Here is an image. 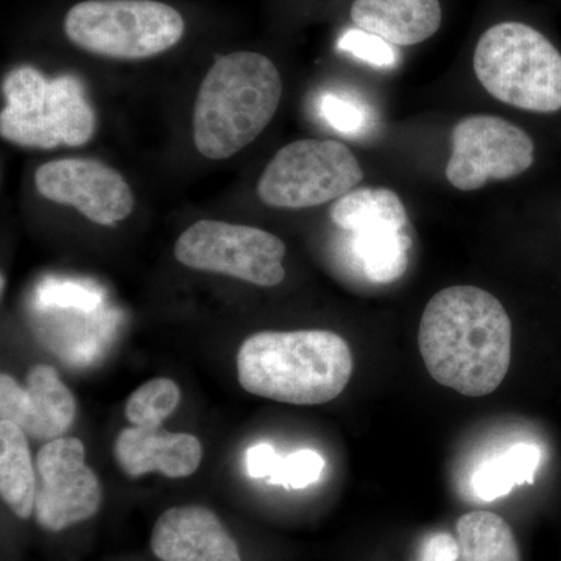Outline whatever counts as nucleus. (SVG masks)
Instances as JSON below:
<instances>
[{"instance_id":"obj_12","label":"nucleus","mask_w":561,"mask_h":561,"mask_svg":"<svg viewBox=\"0 0 561 561\" xmlns=\"http://www.w3.org/2000/svg\"><path fill=\"white\" fill-rule=\"evenodd\" d=\"M72 391L50 365H35L25 387L13 376H0V419L11 421L35 440L61 438L76 420Z\"/></svg>"},{"instance_id":"obj_14","label":"nucleus","mask_w":561,"mask_h":561,"mask_svg":"<svg viewBox=\"0 0 561 561\" xmlns=\"http://www.w3.org/2000/svg\"><path fill=\"white\" fill-rule=\"evenodd\" d=\"M117 463L125 474L140 478L161 472L165 478H190L201 467L202 443L191 434H176L161 427H127L117 435Z\"/></svg>"},{"instance_id":"obj_3","label":"nucleus","mask_w":561,"mask_h":561,"mask_svg":"<svg viewBox=\"0 0 561 561\" xmlns=\"http://www.w3.org/2000/svg\"><path fill=\"white\" fill-rule=\"evenodd\" d=\"M280 95L283 80L271 58L256 51H234L217 58L195 101V149L216 161L239 153L268 127Z\"/></svg>"},{"instance_id":"obj_11","label":"nucleus","mask_w":561,"mask_h":561,"mask_svg":"<svg viewBox=\"0 0 561 561\" xmlns=\"http://www.w3.org/2000/svg\"><path fill=\"white\" fill-rule=\"evenodd\" d=\"M35 186L47 201L72 206L103 227L127 219L135 208V195L124 176L98 160L46 162L35 173Z\"/></svg>"},{"instance_id":"obj_1","label":"nucleus","mask_w":561,"mask_h":561,"mask_svg":"<svg viewBox=\"0 0 561 561\" xmlns=\"http://www.w3.org/2000/svg\"><path fill=\"white\" fill-rule=\"evenodd\" d=\"M419 348L434 381L463 397H486L511 368V317L481 287H446L424 308Z\"/></svg>"},{"instance_id":"obj_16","label":"nucleus","mask_w":561,"mask_h":561,"mask_svg":"<svg viewBox=\"0 0 561 561\" xmlns=\"http://www.w3.org/2000/svg\"><path fill=\"white\" fill-rule=\"evenodd\" d=\"M0 494L21 519L35 513L36 478L28 437L11 421H0Z\"/></svg>"},{"instance_id":"obj_5","label":"nucleus","mask_w":561,"mask_h":561,"mask_svg":"<svg viewBox=\"0 0 561 561\" xmlns=\"http://www.w3.org/2000/svg\"><path fill=\"white\" fill-rule=\"evenodd\" d=\"M472 68L494 99L531 113L561 110V54L523 22H501L483 33Z\"/></svg>"},{"instance_id":"obj_25","label":"nucleus","mask_w":561,"mask_h":561,"mask_svg":"<svg viewBox=\"0 0 561 561\" xmlns=\"http://www.w3.org/2000/svg\"><path fill=\"white\" fill-rule=\"evenodd\" d=\"M459 545L446 531L427 535L421 542L419 561H459Z\"/></svg>"},{"instance_id":"obj_26","label":"nucleus","mask_w":561,"mask_h":561,"mask_svg":"<svg viewBox=\"0 0 561 561\" xmlns=\"http://www.w3.org/2000/svg\"><path fill=\"white\" fill-rule=\"evenodd\" d=\"M46 300L62 306V308L92 309L99 302L94 291L76 286V284H61L50 287L46 291Z\"/></svg>"},{"instance_id":"obj_8","label":"nucleus","mask_w":561,"mask_h":561,"mask_svg":"<svg viewBox=\"0 0 561 561\" xmlns=\"http://www.w3.org/2000/svg\"><path fill=\"white\" fill-rule=\"evenodd\" d=\"M286 243L272 232L219 220L192 224L175 243L180 264L195 271L219 273L261 287H275L286 278Z\"/></svg>"},{"instance_id":"obj_27","label":"nucleus","mask_w":561,"mask_h":561,"mask_svg":"<svg viewBox=\"0 0 561 561\" xmlns=\"http://www.w3.org/2000/svg\"><path fill=\"white\" fill-rule=\"evenodd\" d=\"M280 456L268 443L251 446L245 453V470L250 478L264 479L271 478L276 468H278Z\"/></svg>"},{"instance_id":"obj_9","label":"nucleus","mask_w":561,"mask_h":561,"mask_svg":"<svg viewBox=\"0 0 561 561\" xmlns=\"http://www.w3.org/2000/svg\"><path fill=\"white\" fill-rule=\"evenodd\" d=\"M535 160L534 140L512 122L490 114H474L457 122L446 180L456 190H482L489 181L516 179Z\"/></svg>"},{"instance_id":"obj_22","label":"nucleus","mask_w":561,"mask_h":561,"mask_svg":"<svg viewBox=\"0 0 561 561\" xmlns=\"http://www.w3.org/2000/svg\"><path fill=\"white\" fill-rule=\"evenodd\" d=\"M319 106L321 117L343 135H365L375 124V114L368 103L354 95L328 92L321 98Z\"/></svg>"},{"instance_id":"obj_10","label":"nucleus","mask_w":561,"mask_h":561,"mask_svg":"<svg viewBox=\"0 0 561 561\" xmlns=\"http://www.w3.org/2000/svg\"><path fill=\"white\" fill-rule=\"evenodd\" d=\"M35 518L43 529L61 531L98 515L103 491L98 474L84 463L79 438L47 442L36 457Z\"/></svg>"},{"instance_id":"obj_7","label":"nucleus","mask_w":561,"mask_h":561,"mask_svg":"<svg viewBox=\"0 0 561 561\" xmlns=\"http://www.w3.org/2000/svg\"><path fill=\"white\" fill-rule=\"evenodd\" d=\"M362 180L359 161L345 144L300 139L276 151L257 181V195L273 208H313L339 201Z\"/></svg>"},{"instance_id":"obj_19","label":"nucleus","mask_w":561,"mask_h":561,"mask_svg":"<svg viewBox=\"0 0 561 561\" xmlns=\"http://www.w3.org/2000/svg\"><path fill=\"white\" fill-rule=\"evenodd\" d=\"M456 531L460 561H522L512 527L496 513H467Z\"/></svg>"},{"instance_id":"obj_6","label":"nucleus","mask_w":561,"mask_h":561,"mask_svg":"<svg viewBox=\"0 0 561 561\" xmlns=\"http://www.w3.org/2000/svg\"><path fill=\"white\" fill-rule=\"evenodd\" d=\"M65 32L79 49L99 57L144 60L176 46L184 20L157 0H84L66 14Z\"/></svg>"},{"instance_id":"obj_15","label":"nucleus","mask_w":561,"mask_h":561,"mask_svg":"<svg viewBox=\"0 0 561 561\" xmlns=\"http://www.w3.org/2000/svg\"><path fill=\"white\" fill-rule=\"evenodd\" d=\"M351 20L360 31L405 47L440 31L443 10L440 0H354Z\"/></svg>"},{"instance_id":"obj_18","label":"nucleus","mask_w":561,"mask_h":561,"mask_svg":"<svg viewBox=\"0 0 561 561\" xmlns=\"http://www.w3.org/2000/svg\"><path fill=\"white\" fill-rule=\"evenodd\" d=\"M353 249L371 283L391 284L408 271L412 236L408 228H371L353 232Z\"/></svg>"},{"instance_id":"obj_2","label":"nucleus","mask_w":561,"mask_h":561,"mask_svg":"<svg viewBox=\"0 0 561 561\" xmlns=\"http://www.w3.org/2000/svg\"><path fill=\"white\" fill-rule=\"evenodd\" d=\"M353 370L348 342L324 330L257 332L242 343L238 354L242 389L286 404L335 400L348 386Z\"/></svg>"},{"instance_id":"obj_24","label":"nucleus","mask_w":561,"mask_h":561,"mask_svg":"<svg viewBox=\"0 0 561 561\" xmlns=\"http://www.w3.org/2000/svg\"><path fill=\"white\" fill-rule=\"evenodd\" d=\"M323 470L324 459L319 453L301 449V451L280 457L278 468L267 481L271 485L284 486L287 490H300L319 481Z\"/></svg>"},{"instance_id":"obj_20","label":"nucleus","mask_w":561,"mask_h":561,"mask_svg":"<svg viewBox=\"0 0 561 561\" xmlns=\"http://www.w3.org/2000/svg\"><path fill=\"white\" fill-rule=\"evenodd\" d=\"M541 463V449L531 443H518L496 459L482 463L471 479L472 490L482 501L507 496L515 486L535 482Z\"/></svg>"},{"instance_id":"obj_4","label":"nucleus","mask_w":561,"mask_h":561,"mask_svg":"<svg viewBox=\"0 0 561 561\" xmlns=\"http://www.w3.org/2000/svg\"><path fill=\"white\" fill-rule=\"evenodd\" d=\"M2 94L0 135L14 146L54 150L84 146L94 136V110L77 77L47 80L39 70L22 66L5 77Z\"/></svg>"},{"instance_id":"obj_13","label":"nucleus","mask_w":561,"mask_h":561,"mask_svg":"<svg viewBox=\"0 0 561 561\" xmlns=\"http://www.w3.org/2000/svg\"><path fill=\"white\" fill-rule=\"evenodd\" d=\"M151 551L162 561H242L227 527L202 505L162 513L151 531Z\"/></svg>"},{"instance_id":"obj_17","label":"nucleus","mask_w":561,"mask_h":561,"mask_svg":"<svg viewBox=\"0 0 561 561\" xmlns=\"http://www.w3.org/2000/svg\"><path fill=\"white\" fill-rule=\"evenodd\" d=\"M331 219L342 230L357 232L391 227L404 230L408 209L397 192L387 187H357L335 201Z\"/></svg>"},{"instance_id":"obj_21","label":"nucleus","mask_w":561,"mask_h":561,"mask_svg":"<svg viewBox=\"0 0 561 561\" xmlns=\"http://www.w3.org/2000/svg\"><path fill=\"white\" fill-rule=\"evenodd\" d=\"M181 401L179 383L169 378H154L142 383L128 398L125 415L133 426L161 427L176 411Z\"/></svg>"},{"instance_id":"obj_23","label":"nucleus","mask_w":561,"mask_h":561,"mask_svg":"<svg viewBox=\"0 0 561 561\" xmlns=\"http://www.w3.org/2000/svg\"><path fill=\"white\" fill-rule=\"evenodd\" d=\"M337 49L379 69L397 68L398 61H400L397 46L381 36L373 35V33L360 31L357 27L343 33L339 39Z\"/></svg>"}]
</instances>
